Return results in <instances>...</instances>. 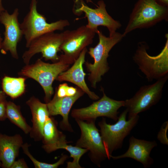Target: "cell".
<instances>
[{
    "label": "cell",
    "instance_id": "cell-1",
    "mask_svg": "<svg viewBox=\"0 0 168 168\" xmlns=\"http://www.w3.org/2000/svg\"><path fill=\"white\" fill-rule=\"evenodd\" d=\"M99 42L94 47L89 48L88 53L94 59L93 63L85 62L87 71L89 72L88 79L91 87L96 88L98 83L101 81L102 77L110 69L107 59L112 48L119 42L124 37L123 34L116 32L111 36L106 37L99 30Z\"/></svg>",
    "mask_w": 168,
    "mask_h": 168
},
{
    "label": "cell",
    "instance_id": "cell-2",
    "mask_svg": "<svg viewBox=\"0 0 168 168\" xmlns=\"http://www.w3.org/2000/svg\"><path fill=\"white\" fill-rule=\"evenodd\" d=\"M168 7L157 0H138L135 4L123 34L124 37L137 29L149 27L167 21Z\"/></svg>",
    "mask_w": 168,
    "mask_h": 168
},
{
    "label": "cell",
    "instance_id": "cell-3",
    "mask_svg": "<svg viewBox=\"0 0 168 168\" xmlns=\"http://www.w3.org/2000/svg\"><path fill=\"white\" fill-rule=\"evenodd\" d=\"M69 66L60 58L53 63H45L39 58L34 64L26 65L18 75L32 78L38 82L44 90V100L47 103L51 100L54 93L53 82L60 74L67 70Z\"/></svg>",
    "mask_w": 168,
    "mask_h": 168
},
{
    "label": "cell",
    "instance_id": "cell-4",
    "mask_svg": "<svg viewBox=\"0 0 168 168\" xmlns=\"http://www.w3.org/2000/svg\"><path fill=\"white\" fill-rule=\"evenodd\" d=\"M166 40L160 53L156 56L149 54L147 50L148 46L145 42L138 44L133 56V60L138 68L145 76L149 82L158 80L168 75V35Z\"/></svg>",
    "mask_w": 168,
    "mask_h": 168
},
{
    "label": "cell",
    "instance_id": "cell-5",
    "mask_svg": "<svg viewBox=\"0 0 168 168\" xmlns=\"http://www.w3.org/2000/svg\"><path fill=\"white\" fill-rule=\"evenodd\" d=\"M37 4L36 0H32L29 11L20 23L27 48L36 37L46 33L62 30L70 25L67 20L61 19L51 23H48L45 16L38 12Z\"/></svg>",
    "mask_w": 168,
    "mask_h": 168
},
{
    "label": "cell",
    "instance_id": "cell-6",
    "mask_svg": "<svg viewBox=\"0 0 168 168\" xmlns=\"http://www.w3.org/2000/svg\"><path fill=\"white\" fill-rule=\"evenodd\" d=\"M128 113L126 109L120 114L118 121L114 124L107 123L104 118L98 123L103 144L110 155H111L114 151L122 147L124 139L138 121V115L126 120Z\"/></svg>",
    "mask_w": 168,
    "mask_h": 168
},
{
    "label": "cell",
    "instance_id": "cell-7",
    "mask_svg": "<svg viewBox=\"0 0 168 168\" xmlns=\"http://www.w3.org/2000/svg\"><path fill=\"white\" fill-rule=\"evenodd\" d=\"M168 78L167 75L152 84L142 86L132 98L124 101V107L128 111V119L147 110L159 102Z\"/></svg>",
    "mask_w": 168,
    "mask_h": 168
},
{
    "label": "cell",
    "instance_id": "cell-8",
    "mask_svg": "<svg viewBox=\"0 0 168 168\" xmlns=\"http://www.w3.org/2000/svg\"><path fill=\"white\" fill-rule=\"evenodd\" d=\"M81 131V135L76 146L89 151L90 156L92 161L99 167L101 163L106 159L111 158L108 153L95 124V120L84 122L78 119H75Z\"/></svg>",
    "mask_w": 168,
    "mask_h": 168
},
{
    "label": "cell",
    "instance_id": "cell-9",
    "mask_svg": "<svg viewBox=\"0 0 168 168\" xmlns=\"http://www.w3.org/2000/svg\"><path fill=\"white\" fill-rule=\"evenodd\" d=\"M63 33V40L60 47L63 54L59 56V58L70 65L74 63L85 48L92 43L96 33L86 25Z\"/></svg>",
    "mask_w": 168,
    "mask_h": 168
},
{
    "label": "cell",
    "instance_id": "cell-10",
    "mask_svg": "<svg viewBox=\"0 0 168 168\" xmlns=\"http://www.w3.org/2000/svg\"><path fill=\"white\" fill-rule=\"evenodd\" d=\"M63 33L54 32L46 33L33 40L23 54L22 58L26 65L29 64L32 58L35 54L41 53L45 60H50L54 63L58 61V52L63 42Z\"/></svg>",
    "mask_w": 168,
    "mask_h": 168
},
{
    "label": "cell",
    "instance_id": "cell-11",
    "mask_svg": "<svg viewBox=\"0 0 168 168\" xmlns=\"http://www.w3.org/2000/svg\"><path fill=\"white\" fill-rule=\"evenodd\" d=\"M103 95L98 100L86 107L73 109L71 116L76 119L87 121L94 120L99 117H105L114 121L117 120L119 109L124 106V101L117 100L110 98L101 88Z\"/></svg>",
    "mask_w": 168,
    "mask_h": 168
},
{
    "label": "cell",
    "instance_id": "cell-12",
    "mask_svg": "<svg viewBox=\"0 0 168 168\" xmlns=\"http://www.w3.org/2000/svg\"><path fill=\"white\" fill-rule=\"evenodd\" d=\"M98 5L97 8H92L81 2L80 6L74 11V13L79 15L84 12L88 20V24L86 26L96 33L98 30V27L102 26L107 28L109 36H112L121 27V25L119 21L114 19L108 13L104 1H99Z\"/></svg>",
    "mask_w": 168,
    "mask_h": 168
},
{
    "label": "cell",
    "instance_id": "cell-13",
    "mask_svg": "<svg viewBox=\"0 0 168 168\" xmlns=\"http://www.w3.org/2000/svg\"><path fill=\"white\" fill-rule=\"evenodd\" d=\"M19 15L17 8H15L11 14L5 10L0 15V22L5 27L1 50L3 54L9 52L12 57L16 59L19 58L17 44L23 35L18 21Z\"/></svg>",
    "mask_w": 168,
    "mask_h": 168
},
{
    "label": "cell",
    "instance_id": "cell-14",
    "mask_svg": "<svg viewBox=\"0 0 168 168\" xmlns=\"http://www.w3.org/2000/svg\"><path fill=\"white\" fill-rule=\"evenodd\" d=\"M87 51L86 48H85L72 66L60 74L56 80L60 82L67 81L73 83L87 94L91 99L96 100L99 99L100 97L90 90L85 81L86 73L84 71L83 65L85 62V56Z\"/></svg>",
    "mask_w": 168,
    "mask_h": 168
},
{
    "label": "cell",
    "instance_id": "cell-15",
    "mask_svg": "<svg viewBox=\"0 0 168 168\" xmlns=\"http://www.w3.org/2000/svg\"><path fill=\"white\" fill-rule=\"evenodd\" d=\"M157 146L155 141H147L131 136L129 139V146L124 154L117 156H111V158L117 160L130 158L141 163L145 168L150 167L154 162L150 156L153 148Z\"/></svg>",
    "mask_w": 168,
    "mask_h": 168
},
{
    "label": "cell",
    "instance_id": "cell-16",
    "mask_svg": "<svg viewBox=\"0 0 168 168\" xmlns=\"http://www.w3.org/2000/svg\"><path fill=\"white\" fill-rule=\"evenodd\" d=\"M77 91L73 96L59 97L55 94L53 98L46 103L50 116L61 115L63 120L60 124V128L63 130L73 132L68 121L70 110L75 102L84 94V92L77 87Z\"/></svg>",
    "mask_w": 168,
    "mask_h": 168
},
{
    "label": "cell",
    "instance_id": "cell-17",
    "mask_svg": "<svg viewBox=\"0 0 168 168\" xmlns=\"http://www.w3.org/2000/svg\"><path fill=\"white\" fill-rule=\"evenodd\" d=\"M26 103L29 107L32 115V125L30 136L35 141L42 140L44 125L50 116L47 104L42 103L34 96L31 97Z\"/></svg>",
    "mask_w": 168,
    "mask_h": 168
},
{
    "label": "cell",
    "instance_id": "cell-18",
    "mask_svg": "<svg viewBox=\"0 0 168 168\" xmlns=\"http://www.w3.org/2000/svg\"><path fill=\"white\" fill-rule=\"evenodd\" d=\"M23 144L19 134L10 136L0 133V156L2 167L11 168L18 156L19 150Z\"/></svg>",
    "mask_w": 168,
    "mask_h": 168
},
{
    "label": "cell",
    "instance_id": "cell-19",
    "mask_svg": "<svg viewBox=\"0 0 168 168\" xmlns=\"http://www.w3.org/2000/svg\"><path fill=\"white\" fill-rule=\"evenodd\" d=\"M57 122L51 116L45 122L44 126L42 140L43 149L47 152L54 151V148L58 144L68 142L65 135L57 128Z\"/></svg>",
    "mask_w": 168,
    "mask_h": 168
},
{
    "label": "cell",
    "instance_id": "cell-20",
    "mask_svg": "<svg viewBox=\"0 0 168 168\" xmlns=\"http://www.w3.org/2000/svg\"><path fill=\"white\" fill-rule=\"evenodd\" d=\"M26 78L24 77H13L5 76L2 80V91L12 99L23 94L25 90Z\"/></svg>",
    "mask_w": 168,
    "mask_h": 168
},
{
    "label": "cell",
    "instance_id": "cell-21",
    "mask_svg": "<svg viewBox=\"0 0 168 168\" xmlns=\"http://www.w3.org/2000/svg\"><path fill=\"white\" fill-rule=\"evenodd\" d=\"M6 114L7 118L11 122L20 128L25 134L30 133L31 127L23 116L19 105L11 101H7Z\"/></svg>",
    "mask_w": 168,
    "mask_h": 168
},
{
    "label": "cell",
    "instance_id": "cell-22",
    "mask_svg": "<svg viewBox=\"0 0 168 168\" xmlns=\"http://www.w3.org/2000/svg\"><path fill=\"white\" fill-rule=\"evenodd\" d=\"M68 142H63L58 144L55 147L54 151L59 149H64L68 152L70 154V157L73 160L72 162H67V168H81L79 162L82 156L88 151L86 149L82 148L76 146H73L68 145Z\"/></svg>",
    "mask_w": 168,
    "mask_h": 168
},
{
    "label": "cell",
    "instance_id": "cell-23",
    "mask_svg": "<svg viewBox=\"0 0 168 168\" xmlns=\"http://www.w3.org/2000/svg\"><path fill=\"white\" fill-rule=\"evenodd\" d=\"M29 145L27 143L23 144L21 148L24 153L31 161L35 168H57L63 165L68 158L65 154L62 155L59 160L53 164H49L40 162L35 159L30 153L29 150Z\"/></svg>",
    "mask_w": 168,
    "mask_h": 168
},
{
    "label": "cell",
    "instance_id": "cell-24",
    "mask_svg": "<svg viewBox=\"0 0 168 168\" xmlns=\"http://www.w3.org/2000/svg\"><path fill=\"white\" fill-rule=\"evenodd\" d=\"M77 89V87L69 86L67 83H63L56 89L55 95L59 97L73 96L76 94Z\"/></svg>",
    "mask_w": 168,
    "mask_h": 168
},
{
    "label": "cell",
    "instance_id": "cell-25",
    "mask_svg": "<svg viewBox=\"0 0 168 168\" xmlns=\"http://www.w3.org/2000/svg\"><path fill=\"white\" fill-rule=\"evenodd\" d=\"M29 167L23 158H20L16 161L12 163L11 168H28Z\"/></svg>",
    "mask_w": 168,
    "mask_h": 168
},
{
    "label": "cell",
    "instance_id": "cell-26",
    "mask_svg": "<svg viewBox=\"0 0 168 168\" xmlns=\"http://www.w3.org/2000/svg\"><path fill=\"white\" fill-rule=\"evenodd\" d=\"M7 101L0 102V121H3L7 119L6 105Z\"/></svg>",
    "mask_w": 168,
    "mask_h": 168
},
{
    "label": "cell",
    "instance_id": "cell-27",
    "mask_svg": "<svg viewBox=\"0 0 168 168\" xmlns=\"http://www.w3.org/2000/svg\"><path fill=\"white\" fill-rule=\"evenodd\" d=\"M6 94L2 91H0V102L6 101Z\"/></svg>",
    "mask_w": 168,
    "mask_h": 168
},
{
    "label": "cell",
    "instance_id": "cell-28",
    "mask_svg": "<svg viewBox=\"0 0 168 168\" xmlns=\"http://www.w3.org/2000/svg\"><path fill=\"white\" fill-rule=\"evenodd\" d=\"M161 4L168 7V0H157Z\"/></svg>",
    "mask_w": 168,
    "mask_h": 168
},
{
    "label": "cell",
    "instance_id": "cell-29",
    "mask_svg": "<svg viewBox=\"0 0 168 168\" xmlns=\"http://www.w3.org/2000/svg\"><path fill=\"white\" fill-rule=\"evenodd\" d=\"M2 0H0V15L5 10L2 5Z\"/></svg>",
    "mask_w": 168,
    "mask_h": 168
},
{
    "label": "cell",
    "instance_id": "cell-30",
    "mask_svg": "<svg viewBox=\"0 0 168 168\" xmlns=\"http://www.w3.org/2000/svg\"><path fill=\"white\" fill-rule=\"evenodd\" d=\"M3 41V39L2 37L0 34V50H1L2 46V44Z\"/></svg>",
    "mask_w": 168,
    "mask_h": 168
},
{
    "label": "cell",
    "instance_id": "cell-31",
    "mask_svg": "<svg viewBox=\"0 0 168 168\" xmlns=\"http://www.w3.org/2000/svg\"><path fill=\"white\" fill-rule=\"evenodd\" d=\"M2 162L1 160L0 156V167H2Z\"/></svg>",
    "mask_w": 168,
    "mask_h": 168
}]
</instances>
